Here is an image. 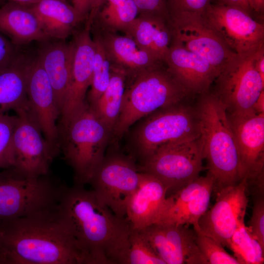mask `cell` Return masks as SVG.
<instances>
[{
  "mask_svg": "<svg viewBox=\"0 0 264 264\" xmlns=\"http://www.w3.org/2000/svg\"><path fill=\"white\" fill-rule=\"evenodd\" d=\"M58 215L88 264H125L132 227L84 185H64Z\"/></svg>",
  "mask_w": 264,
  "mask_h": 264,
  "instance_id": "1",
  "label": "cell"
},
{
  "mask_svg": "<svg viewBox=\"0 0 264 264\" xmlns=\"http://www.w3.org/2000/svg\"><path fill=\"white\" fill-rule=\"evenodd\" d=\"M0 264H88L57 207L0 223Z\"/></svg>",
  "mask_w": 264,
  "mask_h": 264,
  "instance_id": "2",
  "label": "cell"
},
{
  "mask_svg": "<svg viewBox=\"0 0 264 264\" xmlns=\"http://www.w3.org/2000/svg\"><path fill=\"white\" fill-rule=\"evenodd\" d=\"M196 106L199 119L204 159L213 179V191L242 180L239 153L225 109L209 91L200 94Z\"/></svg>",
  "mask_w": 264,
  "mask_h": 264,
  "instance_id": "3",
  "label": "cell"
},
{
  "mask_svg": "<svg viewBox=\"0 0 264 264\" xmlns=\"http://www.w3.org/2000/svg\"><path fill=\"white\" fill-rule=\"evenodd\" d=\"M127 80L129 83H126L120 113L110 141L115 146L137 121L192 95L169 72L165 63Z\"/></svg>",
  "mask_w": 264,
  "mask_h": 264,
  "instance_id": "4",
  "label": "cell"
},
{
  "mask_svg": "<svg viewBox=\"0 0 264 264\" xmlns=\"http://www.w3.org/2000/svg\"><path fill=\"white\" fill-rule=\"evenodd\" d=\"M111 132L88 105L59 130V145L74 184H89L105 157Z\"/></svg>",
  "mask_w": 264,
  "mask_h": 264,
  "instance_id": "5",
  "label": "cell"
},
{
  "mask_svg": "<svg viewBox=\"0 0 264 264\" xmlns=\"http://www.w3.org/2000/svg\"><path fill=\"white\" fill-rule=\"evenodd\" d=\"M147 116L132 134L129 155L140 163L164 144L195 139L201 135L196 107L184 101L161 109Z\"/></svg>",
  "mask_w": 264,
  "mask_h": 264,
  "instance_id": "6",
  "label": "cell"
},
{
  "mask_svg": "<svg viewBox=\"0 0 264 264\" xmlns=\"http://www.w3.org/2000/svg\"><path fill=\"white\" fill-rule=\"evenodd\" d=\"M31 178L14 167L0 172V223L55 209L64 184Z\"/></svg>",
  "mask_w": 264,
  "mask_h": 264,
  "instance_id": "7",
  "label": "cell"
},
{
  "mask_svg": "<svg viewBox=\"0 0 264 264\" xmlns=\"http://www.w3.org/2000/svg\"><path fill=\"white\" fill-rule=\"evenodd\" d=\"M202 141L197 138L171 142L159 147L137 165L139 172L153 176L171 194L187 185L203 169Z\"/></svg>",
  "mask_w": 264,
  "mask_h": 264,
  "instance_id": "8",
  "label": "cell"
},
{
  "mask_svg": "<svg viewBox=\"0 0 264 264\" xmlns=\"http://www.w3.org/2000/svg\"><path fill=\"white\" fill-rule=\"evenodd\" d=\"M260 47L249 53L235 54L213 82L215 87L212 93L221 102L228 116L256 112L253 106L264 90V82L255 67Z\"/></svg>",
  "mask_w": 264,
  "mask_h": 264,
  "instance_id": "9",
  "label": "cell"
},
{
  "mask_svg": "<svg viewBox=\"0 0 264 264\" xmlns=\"http://www.w3.org/2000/svg\"><path fill=\"white\" fill-rule=\"evenodd\" d=\"M141 176L132 156L114 151L105 155L89 184L98 198L115 215L126 218L128 203L138 187Z\"/></svg>",
  "mask_w": 264,
  "mask_h": 264,
  "instance_id": "10",
  "label": "cell"
},
{
  "mask_svg": "<svg viewBox=\"0 0 264 264\" xmlns=\"http://www.w3.org/2000/svg\"><path fill=\"white\" fill-rule=\"evenodd\" d=\"M203 21L236 54L264 45V24L242 10L211 2L201 14Z\"/></svg>",
  "mask_w": 264,
  "mask_h": 264,
  "instance_id": "11",
  "label": "cell"
},
{
  "mask_svg": "<svg viewBox=\"0 0 264 264\" xmlns=\"http://www.w3.org/2000/svg\"><path fill=\"white\" fill-rule=\"evenodd\" d=\"M15 111L18 121L13 138V167L31 178L47 175L50 165L57 154L45 139L28 102Z\"/></svg>",
  "mask_w": 264,
  "mask_h": 264,
  "instance_id": "12",
  "label": "cell"
},
{
  "mask_svg": "<svg viewBox=\"0 0 264 264\" xmlns=\"http://www.w3.org/2000/svg\"><path fill=\"white\" fill-rule=\"evenodd\" d=\"M169 23L171 42L204 58L219 73L236 54L206 24L201 14L190 12L176 14L170 16Z\"/></svg>",
  "mask_w": 264,
  "mask_h": 264,
  "instance_id": "13",
  "label": "cell"
},
{
  "mask_svg": "<svg viewBox=\"0 0 264 264\" xmlns=\"http://www.w3.org/2000/svg\"><path fill=\"white\" fill-rule=\"evenodd\" d=\"M246 187V180L243 178L237 184L218 192L215 204L198 220V232L227 247L244 219L248 203Z\"/></svg>",
  "mask_w": 264,
  "mask_h": 264,
  "instance_id": "14",
  "label": "cell"
},
{
  "mask_svg": "<svg viewBox=\"0 0 264 264\" xmlns=\"http://www.w3.org/2000/svg\"><path fill=\"white\" fill-rule=\"evenodd\" d=\"M26 93L33 116L45 139L58 154L60 148L57 121L60 118L61 111L53 88L38 56L31 59Z\"/></svg>",
  "mask_w": 264,
  "mask_h": 264,
  "instance_id": "15",
  "label": "cell"
},
{
  "mask_svg": "<svg viewBox=\"0 0 264 264\" xmlns=\"http://www.w3.org/2000/svg\"><path fill=\"white\" fill-rule=\"evenodd\" d=\"M90 31L85 28L73 33L71 79L59 118V130L65 127L88 104L86 95L91 83L95 54V43Z\"/></svg>",
  "mask_w": 264,
  "mask_h": 264,
  "instance_id": "16",
  "label": "cell"
},
{
  "mask_svg": "<svg viewBox=\"0 0 264 264\" xmlns=\"http://www.w3.org/2000/svg\"><path fill=\"white\" fill-rule=\"evenodd\" d=\"M140 231L165 264H208L197 245L193 228L154 223Z\"/></svg>",
  "mask_w": 264,
  "mask_h": 264,
  "instance_id": "17",
  "label": "cell"
},
{
  "mask_svg": "<svg viewBox=\"0 0 264 264\" xmlns=\"http://www.w3.org/2000/svg\"><path fill=\"white\" fill-rule=\"evenodd\" d=\"M213 188L212 176H198L166 198L156 223L192 225L198 232V220L208 209Z\"/></svg>",
  "mask_w": 264,
  "mask_h": 264,
  "instance_id": "18",
  "label": "cell"
},
{
  "mask_svg": "<svg viewBox=\"0 0 264 264\" xmlns=\"http://www.w3.org/2000/svg\"><path fill=\"white\" fill-rule=\"evenodd\" d=\"M228 117L239 153L242 179L249 181L263 175L264 112Z\"/></svg>",
  "mask_w": 264,
  "mask_h": 264,
  "instance_id": "19",
  "label": "cell"
},
{
  "mask_svg": "<svg viewBox=\"0 0 264 264\" xmlns=\"http://www.w3.org/2000/svg\"><path fill=\"white\" fill-rule=\"evenodd\" d=\"M164 62L169 72L192 95L209 91L219 74L204 58L172 42Z\"/></svg>",
  "mask_w": 264,
  "mask_h": 264,
  "instance_id": "20",
  "label": "cell"
},
{
  "mask_svg": "<svg viewBox=\"0 0 264 264\" xmlns=\"http://www.w3.org/2000/svg\"><path fill=\"white\" fill-rule=\"evenodd\" d=\"M109 59L110 66L123 70L127 79L165 63L140 49L130 36L99 30L95 27Z\"/></svg>",
  "mask_w": 264,
  "mask_h": 264,
  "instance_id": "21",
  "label": "cell"
},
{
  "mask_svg": "<svg viewBox=\"0 0 264 264\" xmlns=\"http://www.w3.org/2000/svg\"><path fill=\"white\" fill-rule=\"evenodd\" d=\"M141 174L138 187L126 209V219L132 228L138 230L157 222L167 194L166 188L157 178L145 173Z\"/></svg>",
  "mask_w": 264,
  "mask_h": 264,
  "instance_id": "22",
  "label": "cell"
},
{
  "mask_svg": "<svg viewBox=\"0 0 264 264\" xmlns=\"http://www.w3.org/2000/svg\"><path fill=\"white\" fill-rule=\"evenodd\" d=\"M0 33L17 46L50 39L30 5L11 1L0 7Z\"/></svg>",
  "mask_w": 264,
  "mask_h": 264,
  "instance_id": "23",
  "label": "cell"
},
{
  "mask_svg": "<svg viewBox=\"0 0 264 264\" xmlns=\"http://www.w3.org/2000/svg\"><path fill=\"white\" fill-rule=\"evenodd\" d=\"M47 41L43 42L37 56L53 88L61 112L71 82L74 45L72 41L69 43L63 40Z\"/></svg>",
  "mask_w": 264,
  "mask_h": 264,
  "instance_id": "24",
  "label": "cell"
},
{
  "mask_svg": "<svg viewBox=\"0 0 264 264\" xmlns=\"http://www.w3.org/2000/svg\"><path fill=\"white\" fill-rule=\"evenodd\" d=\"M124 34L131 37L140 49L164 62L172 40L168 21L154 15L138 14Z\"/></svg>",
  "mask_w": 264,
  "mask_h": 264,
  "instance_id": "25",
  "label": "cell"
},
{
  "mask_svg": "<svg viewBox=\"0 0 264 264\" xmlns=\"http://www.w3.org/2000/svg\"><path fill=\"white\" fill-rule=\"evenodd\" d=\"M30 5L50 39L64 41L86 21L67 0H39Z\"/></svg>",
  "mask_w": 264,
  "mask_h": 264,
  "instance_id": "26",
  "label": "cell"
},
{
  "mask_svg": "<svg viewBox=\"0 0 264 264\" xmlns=\"http://www.w3.org/2000/svg\"><path fill=\"white\" fill-rule=\"evenodd\" d=\"M31 59L22 54L0 72V113L15 111L28 103L27 83Z\"/></svg>",
  "mask_w": 264,
  "mask_h": 264,
  "instance_id": "27",
  "label": "cell"
},
{
  "mask_svg": "<svg viewBox=\"0 0 264 264\" xmlns=\"http://www.w3.org/2000/svg\"><path fill=\"white\" fill-rule=\"evenodd\" d=\"M127 75L110 66V78L106 90L97 101L89 106L111 132L117 122L125 91Z\"/></svg>",
  "mask_w": 264,
  "mask_h": 264,
  "instance_id": "28",
  "label": "cell"
},
{
  "mask_svg": "<svg viewBox=\"0 0 264 264\" xmlns=\"http://www.w3.org/2000/svg\"><path fill=\"white\" fill-rule=\"evenodd\" d=\"M138 14L134 0H105L91 26L110 32L124 33Z\"/></svg>",
  "mask_w": 264,
  "mask_h": 264,
  "instance_id": "29",
  "label": "cell"
},
{
  "mask_svg": "<svg viewBox=\"0 0 264 264\" xmlns=\"http://www.w3.org/2000/svg\"><path fill=\"white\" fill-rule=\"evenodd\" d=\"M227 247L240 264H264V249L252 236L244 220L238 225Z\"/></svg>",
  "mask_w": 264,
  "mask_h": 264,
  "instance_id": "30",
  "label": "cell"
},
{
  "mask_svg": "<svg viewBox=\"0 0 264 264\" xmlns=\"http://www.w3.org/2000/svg\"><path fill=\"white\" fill-rule=\"evenodd\" d=\"M93 33L95 54L90 88L87 97L89 106H92L97 101L108 86L110 78L109 59L98 33L94 29Z\"/></svg>",
  "mask_w": 264,
  "mask_h": 264,
  "instance_id": "31",
  "label": "cell"
},
{
  "mask_svg": "<svg viewBox=\"0 0 264 264\" xmlns=\"http://www.w3.org/2000/svg\"><path fill=\"white\" fill-rule=\"evenodd\" d=\"M125 264H165L140 230L132 228Z\"/></svg>",
  "mask_w": 264,
  "mask_h": 264,
  "instance_id": "32",
  "label": "cell"
},
{
  "mask_svg": "<svg viewBox=\"0 0 264 264\" xmlns=\"http://www.w3.org/2000/svg\"><path fill=\"white\" fill-rule=\"evenodd\" d=\"M17 121V115L0 113V169L14 166L13 138Z\"/></svg>",
  "mask_w": 264,
  "mask_h": 264,
  "instance_id": "33",
  "label": "cell"
},
{
  "mask_svg": "<svg viewBox=\"0 0 264 264\" xmlns=\"http://www.w3.org/2000/svg\"><path fill=\"white\" fill-rule=\"evenodd\" d=\"M196 242L208 264H240L217 241L199 232H196Z\"/></svg>",
  "mask_w": 264,
  "mask_h": 264,
  "instance_id": "34",
  "label": "cell"
},
{
  "mask_svg": "<svg viewBox=\"0 0 264 264\" xmlns=\"http://www.w3.org/2000/svg\"><path fill=\"white\" fill-rule=\"evenodd\" d=\"M254 196L252 216L247 227L254 238L264 249V195Z\"/></svg>",
  "mask_w": 264,
  "mask_h": 264,
  "instance_id": "35",
  "label": "cell"
},
{
  "mask_svg": "<svg viewBox=\"0 0 264 264\" xmlns=\"http://www.w3.org/2000/svg\"><path fill=\"white\" fill-rule=\"evenodd\" d=\"M213 0H167L169 16L183 12L201 14Z\"/></svg>",
  "mask_w": 264,
  "mask_h": 264,
  "instance_id": "36",
  "label": "cell"
},
{
  "mask_svg": "<svg viewBox=\"0 0 264 264\" xmlns=\"http://www.w3.org/2000/svg\"><path fill=\"white\" fill-rule=\"evenodd\" d=\"M18 47L0 33V72L12 65L22 55Z\"/></svg>",
  "mask_w": 264,
  "mask_h": 264,
  "instance_id": "37",
  "label": "cell"
},
{
  "mask_svg": "<svg viewBox=\"0 0 264 264\" xmlns=\"http://www.w3.org/2000/svg\"><path fill=\"white\" fill-rule=\"evenodd\" d=\"M138 14H149L161 17L169 21L167 0H134Z\"/></svg>",
  "mask_w": 264,
  "mask_h": 264,
  "instance_id": "38",
  "label": "cell"
},
{
  "mask_svg": "<svg viewBox=\"0 0 264 264\" xmlns=\"http://www.w3.org/2000/svg\"><path fill=\"white\" fill-rule=\"evenodd\" d=\"M212 2L240 9L251 16L254 12L250 0H213Z\"/></svg>",
  "mask_w": 264,
  "mask_h": 264,
  "instance_id": "39",
  "label": "cell"
},
{
  "mask_svg": "<svg viewBox=\"0 0 264 264\" xmlns=\"http://www.w3.org/2000/svg\"><path fill=\"white\" fill-rule=\"evenodd\" d=\"M105 0H92L90 10L86 21L85 28L90 29Z\"/></svg>",
  "mask_w": 264,
  "mask_h": 264,
  "instance_id": "40",
  "label": "cell"
},
{
  "mask_svg": "<svg viewBox=\"0 0 264 264\" xmlns=\"http://www.w3.org/2000/svg\"><path fill=\"white\" fill-rule=\"evenodd\" d=\"M73 7L87 20L91 5L92 0H70Z\"/></svg>",
  "mask_w": 264,
  "mask_h": 264,
  "instance_id": "41",
  "label": "cell"
},
{
  "mask_svg": "<svg viewBox=\"0 0 264 264\" xmlns=\"http://www.w3.org/2000/svg\"><path fill=\"white\" fill-rule=\"evenodd\" d=\"M253 110L257 113L264 112V90L260 94L253 106Z\"/></svg>",
  "mask_w": 264,
  "mask_h": 264,
  "instance_id": "42",
  "label": "cell"
},
{
  "mask_svg": "<svg viewBox=\"0 0 264 264\" xmlns=\"http://www.w3.org/2000/svg\"><path fill=\"white\" fill-rule=\"evenodd\" d=\"M254 12L261 16L264 15V0H250Z\"/></svg>",
  "mask_w": 264,
  "mask_h": 264,
  "instance_id": "43",
  "label": "cell"
},
{
  "mask_svg": "<svg viewBox=\"0 0 264 264\" xmlns=\"http://www.w3.org/2000/svg\"><path fill=\"white\" fill-rule=\"evenodd\" d=\"M8 1H14L22 4H27V5H31L34 4L38 2L39 0H6Z\"/></svg>",
  "mask_w": 264,
  "mask_h": 264,
  "instance_id": "44",
  "label": "cell"
},
{
  "mask_svg": "<svg viewBox=\"0 0 264 264\" xmlns=\"http://www.w3.org/2000/svg\"></svg>",
  "mask_w": 264,
  "mask_h": 264,
  "instance_id": "45",
  "label": "cell"
}]
</instances>
